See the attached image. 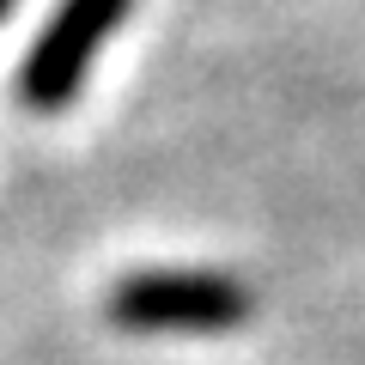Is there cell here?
<instances>
[{
	"label": "cell",
	"instance_id": "6da1fadb",
	"mask_svg": "<svg viewBox=\"0 0 365 365\" xmlns=\"http://www.w3.org/2000/svg\"><path fill=\"white\" fill-rule=\"evenodd\" d=\"M128 335H232L250 323L256 292L220 268H134L104 299Z\"/></svg>",
	"mask_w": 365,
	"mask_h": 365
},
{
	"label": "cell",
	"instance_id": "7a4b0ae2",
	"mask_svg": "<svg viewBox=\"0 0 365 365\" xmlns=\"http://www.w3.org/2000/svg\"><path fill=\"white\" fill-rule=\"evenodd\" d=\"M134 13V0H61L49 13V25L37 31V43L25 49V67H19V104L37 110V116H55L79 98L91 61L116 37V25Z\"/></svg>",
	"mask_w": 365,
	"mask_h": 365
},
{
	"label": "cell",
	"instance_id": "3957f363",
	"mask_svg": "<svg viewBox=\"0 0 365 365\" xmlns=\"http://www.w3.org/2000/svg\"><path fill=\"white\" fill-rule=\"evenodd\" d=\"M13 6H19V0H0V25H6V19H13Z\"/></svg>",
	"mask_w": 365,
	"mask_h": 365
}]
</instances>
